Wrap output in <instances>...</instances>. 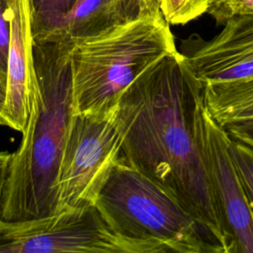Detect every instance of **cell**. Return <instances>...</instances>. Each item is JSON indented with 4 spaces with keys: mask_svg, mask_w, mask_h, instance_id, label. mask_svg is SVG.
<instances>
[{
    "mask_svg": "<svg viewBox=\"0 0 253 253\" xmlns=\"http://www.w3.org/2000/svg\"><path fill=\"white\" fill-rule=\"evenodd\" d=\"M202 94L203 84L178 50L144 70L117 107L119 161L177 200L212 233L224 253H236L196 138L195 112Z\"/></svg>",
    "mask_w": 253,
    "mask_h": 253,
    "instance_id": "1",
    "label": "cell"
},
{
    "mask_svg": "<svg viewBox=\"0 0 253 253\" xmlns=\"http://www.w3.org/2000/svg\"><path fill=\"white\" fill-rule=\"evenodd\" d=\"M73 44L34 42L39 85L19 148L11 154L0 221L42 218L58 210V174L73 116Z\"/></svg>",
    "mask_w": 253,
    "mask_h": 253,
    "instance_id": "2",
    "label": "cell"
},
{
    "mask_svg": "<svg viewBox=\"0 0 253 253\" xmlns=\"http://www.w3.org/2000/svg\"><path fill=\"white\" fill-rule=\"evenodd\" d=\"M94 205L113 231L141 253H224L212 233L177 200L119 160Z\"/></svg>",
    "mask_w": 253,
    "mask_h": 253,
    "instance_id": "3",
    "label": "cell"
},
{
    "mask_svg": "<svg viewBox=\"0 0 253 253\" xmlns=\"http://www.w3.org/2000/svg\"><path fill=\"white\" fill-rule=\"evenodd\" d=\"M170 25L160 10L73 44V113L116 108L124 91L149 66L176 52Z\"/></svg>",
    "mask_w": 253,
    "mask_h": 253,
    "instance_id": "4",
    "label": "cell"
},
{
    "mask_svg": "<svg viewBox=\"0 0 253 253\" xmlns=\"http://www.w3.org/2000/svg\"><path fill=\"white\" fill-rule=\"evenodd\" d=\"M117 107L102 113H73L59 167L57 211L94 205L120 157Z\"/></svg>",
    "mask_w": 253,
    "mask_h": 253,
    "instance_id": "5",
    "label": "cell"
},
{
    "mask_svg": "<svg viewBox=\"0 0 253 253\" xmlns=\"http://www.w3.org/2000/svg\"><path fill=\"white\" fill-rule=\"evenodd\" d=\"M141 253L108 225L95 205L23 222L0 221V253Z\"/></svg>",
    "mask_w": 253,
    "mask_h": 253,
    "instance_id": "6",
    "label": "cell"
},
{
    "mask_svg": "<svg viewBox=\"0 0 253 253\" xmlns=\"http://www.w3.org/2000/svg\"><path fill=\"white\" fill-rule=\"evenodd\" d=\"M195 132L201 156L236 252L253 253V211L229 151L230 136L197 102Z\"/></svg>",
    "mask_w": 253,
    "mask_h": 253,
    "instance_id": "7",
    "label": "cell"
},
{
    "mask_svg": "<svg viewBox=\"0 0 253 253\" xmlns=\"http://www.w3.org/2000/svg\"><path fill=\"white\" fill-rule=\"evenodd\" d=\"M179 52L203 85L252 78L253 13L229 18L211 40L191 35Z\"/></svg>",
    "mask_w": 253,
    "mask_h": 253,
    "instance_id": "8",
    "label": "cell"
},
{
    "mask_svg": "<svg viewBox=\"0 0 253 253\" xmlns=\"http://www.w3.org/2000/svg\"><path fill=\"white\" fill-rule=\"evenodd\" d=\"M10 44L7 59V96L0 125L20 132L27 128L39 92L29 0H8Z\"/></svg>",
    "mask_w": 253,
    "mask_h": 253,
    "instance_id": "9",
    "label": "cell"
},
{
    "mask_svg": "<svg viewBox=\"0 0 253 253\" xmlns=\"http://www.w3.org/2000/svg\"><path fill=\"white\" fill-rule=\"evenodd\" d=\"M141 13L137 0H77L60 23L36 43L75 44L133 20Z\"/></svg>",
    "mask_w": 253,
    "mask_h": 253,
    "instance_id": "10",
    "label": "cell"
},
{
    "mask_svg": "<svg viewBox=\"0 0 253 253\" xmlns=\"http://www.w3.org/2000/svg\"><path fill=\"white\" fill-rule=\"evenodd\" d=\"M204 104L221 126L253 119V77L203 86Z\"/></svg>",
    "mask_w": 253,
    "mask_h": 253,
    "instance_id": "11",
    "label": "cell"
},
{
    "mask_svg": "<svg viewBox=\"0 0 253 253\" xmlns=\"http://www.w3.org/2000/svg\"><path fill=\"white\" fill-rule=\"evenodd\" d=\"M77 0H29L34 42H40L71 10Z\"/></svg>",
    "mask_w": 253,
    "mask_h": 253,
    "instance_id": "12",
    "label": "cell"
},
{
    "mask_svg": "<svg viewBox=\"0 0 253 253\" xmlns=\"http://www.w3.org/2000/svg\"><path fill=\"white\" fill-rule=\"evenodd\" d=\"M213 0H161L160 11L169 25H185L207 13Z\"/></svg>",
    "mask_w": 253,
    "mask_h": 253,
    "instance_id": "13",
    "label": "cell"
},
{
    "mask_svg": "<svg viewBox=\"0 0 253 253\" xmlns=\"http://www.w3.org/2000/svg\"><path fill=\"white\" fill-rule=\"evenodd\" d=\"M229 151L253 211V148L230 138Z\"/></svg>",
    "mask_w": 253,
    "mask_h": 253,
    "instance_id": "14",
    "label": "cell"
},
{
    "mask_svg": "<svg viewBox=\"0 0 253 253\" xmlns=\"http://www.w3.org/2000/svg\"><path fill=\"white\" fill-rule=\"evenodd\" d=\"M207 13L217 25H223L231 17L253 13V0H213Z\"/></svg>",
    "mask_w": 253,
    "mask_h": 253,
    "instance_id": "15",
    "label": "cell"
},
{
    "mask_svg": "<svg viewBox=\"0 0 253 253\" xmlns=\"http://www.w3.org/2000/svg\"><path fill=\"white\" fill-rule=\"evenodd\" d=\"M10 44L8 0H0V74L7 77V59Z\"/></svg>",
    "mask_w": 253,
    "mask_h": 253,
    "instance_id": "16",
    "label": "cell"
},
{
    "mask_svg": "<svg viewBox=\"0 0 253 253\" xmlns=\"http://www.w3.org/2000/svg\"><path fill=\"white\" fill-rule=\"evenodd\" d=\"M230 138L253 148V119L223 126Z\"/></svg>",
    "mask_w": 253,
    "mask_h": 253,
    "instance_id": "17",
    "label": "cell"
},
{
    "mask_svg": "<svg viewBox=\"0 0 253 253\" xmlns=\"http://www.w3.org/2000/svg\"><path fill=\"white\" fill-rule=\"evenodd\" d=\"M11 154L12 153H8V152H0V205H1V199H2V194H3V189L5 185V180L7 176Z\"/></svg>",
    "mask_w": 253,
    "mask_h": 253,
    "instance_id": "18",
    "label": "cell"
},
{
    "mask_svg": "<svg viewBox=\"0 0 253 253\" xmlns=\"http://www.w3.org/2000/svg\"><path fill=\"white\" fill-rule=\"evenodd\" d=\"M7 96V77L0 74V113L2 112Z\"/></svg>",
    "mask_w": 253,
    "mask_h": 253,
    "instance_id": "19",
    "label": "cell"
},
{
    "mask_svg": "<svg viewBox=\"0 0 253 253\" xmlns=\"http://www.w3.org/2000/svg\"><path fill=\"white\" fill-rule=\"evenodd\" d=\"M141 11L143 12H156L160 10L154 3L153 0H137Z\"/></svg>",
    "mask_w": 253,
    "mask_h": 253,
    "instance_id": "20",
    "label": "cell"
},
{
    "mask_svg": "<svg viewBox=\"0 0 253 253\" xmlns=\"http://www.w3.org/2000/svg\"><path fill=\"white\" fill-rule=\"evenodd\" d=\"M153 1H154L155 5L160 9V3H161V0H153Z\"/></svg>",
    "mask_w": 253,
    "mask_h": 253,
    "instance_id": "21",
    "label": "cell"
}]
</instances>
